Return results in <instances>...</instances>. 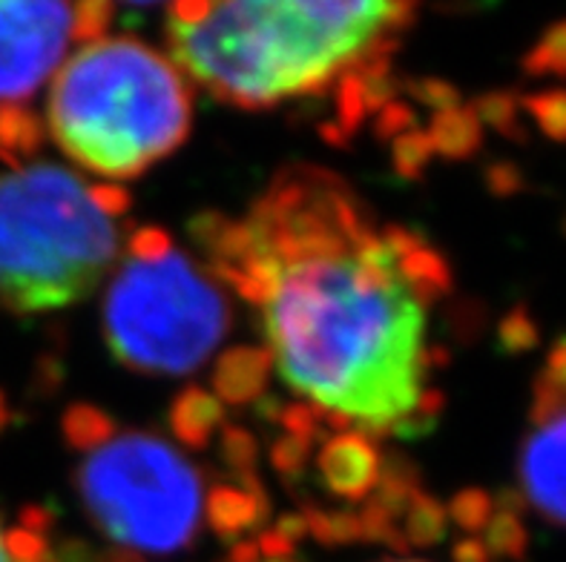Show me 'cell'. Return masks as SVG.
Masks as SVG:
<instances>
[{"label":"cell","instance_id":"1","mask_svg":"<svg viewBox=\"0 0 566 562\" xmlns=\"http://www.w3.org/2000/svg\"><path fill=\"white\" fill-rule=\"evenodd\" d=\"M193 238L262 314L271 364L319 420L368 439L434 427L429 307L452 290V271L423 235L380 224L334 172L294 165L248 219L205 213Z\"/></svg>","mask_w":566,"mask_h":562},{"label":"cell","instance_id":"2","mask_svg":"<svg viewBox=\"0 0 566 562\" xmlns=\"http://www.w3.org/2000/svg\"><path fill=\"white\" fill-rule=\"evenodd\" d=\"M411 3L233 0L167 9L172 61L213 98L268 109L391 64Z\"/></svg>","mask_w":566,"mask_h":562},{"label":"cell","instance_id":"3","mask_svg":"<svg viewBox=\"0 0 566 562\" xmlns=\"http://www.w3.org/2000/svg\"><path fill=\"white\" fill-rule=\"evenodd\" d=\"M190 121L193 95L179 66L127 35L72 52L46 100L52 141L107 181L138 179L179 150Z\"/></svg>","mask_w":566,"mask_h":562},{"label":"cell","instance_id":"4","mask_svg":"<svg viewBox=\"0 0 566 562\" xmlns=\"http://www.w3.org/2000/svg\"><path fill=\"white\" fill-rule=\"evenodd\" d=\"M127 206L118 184L90 187L55 165L0 176V307L35 316L86 299L118 258Z\"/></svg>","mask_w":566,"mask_h":562},{"label":"cell","instance_id":"5","mask_svg":"<svg viewBox=\"0 0 566 562\" xmlns=\"http://www.w3.org/2000/svg\"><path fill=\"white\" fill-rule=\"evenodd\" d=\"M230 330L224 293L158 227L136 230L104 299V339L124 368L193 373Z\"/></svg>","mask_w":566,"mask_h":562},{"label":"cell","instance_id":"6","mask_svg":"<svg viewBox=\"0 0 566 562\" xmlns=\"http://www.w3.org/2000/svg\"><path fill=\"white\" fill-rule=\"evenodd\" d=\"M78 494L109 540L144 554L190 545L205 511L199 470L150 434L115 431L90 450L78 468Z\"/></svg>","mask_w":566,"mask_h":562},{"label":"cell","instance_id":"7","mask_svg":"<svg viewBox=\"0 0 566 562\" xmlns=\"http://www.w3.org/2000/svg\"><path fill=\"white\" fill-rule=\"evenodd\" d=\"M81 41L78 7L27 0L0 3V107H14L41 89ZM84 43V41H81Z\"/></svg>","mask_w":566,"mask_h":562},{"label":"cell","instance_id":"8","mask_svg":"<svg viewBox=\"0 0 566 562\" xmlns=\"http://www.w3.org/2000/svg\"><path fill=\"white\" fill-rule=\"evenodd\" d=\"M517 483L526 508L566 531V413L538 425L517 450Z\"/></svg>","mask_w":566,"mask_h":562},{"label":"cell","instance_id":"9","mask_svg":"<svg viewBox=\"0 0 566 562\" xmlns=\"http://www.w3.org/2000/svg\"><path fill=\"white\" fill-rule=\"evenodd\" d=\"M316 468H319L323 485L334 497L359 502L377 491L382 459L374 439L357 434V431H343V434L325 439L319 456H316Z\"/></svg>","mask_w":566,"mask_h":562},{"label":"cell","instance_id":"10","mask_svg":"<svg viewBox=\"0 0 566 562\" xmlns=\"http://www.w3.org/2000/svg\"><path fill=\"white\" fill-rule=\"evenodd\" d=\"M271 357L265 348H242L228 350L213 368V396L228 405H244L253 402L268 388L271 377Z\"/></svg>","mask_w":566,"mask_h":562},{"label":"cell","instance_id":"11","mask_svg":"<svg viewBox=\"0 0 566 562\" xmlns=\"http://www.w3.org/2000/svg\"><path fill=\"white\" fill-rule=\"evenodd\" d=\"M268 499L259 483L219 485L208 499V520L219 537H239L262 522Z\"/></svg>","mask_w":566,"mask_h":562},{"label":"cell","instance_id":"12","mask_svg":"<svg viewBox=\"0 0 566 562\" xmlns=\"http://www.w3.org/2000/svg\"><path fill=\"white\" fill-rule=\"evenodd\" d=\"M170 431L185 442L187 448H208L224 420L222 402L210 391L201 388H187L181 396L170 405Z\"/></svg>","mask_w":566,"mask_h":562},{"label":"cell","instance_id":"13","mask_svg":"<svg viewBox=\"0 0 566 562\" xmlns=\"http://www.w3.org/2000/svg\"><path fill=\"white\" fill-rule=\"evenodd\" d=\"M431 150L452 161H463V158L474 156L483 144V127L478 121V115L472 107H454L446 113H434L431 127L426 129Z\"/></svg>","mask_w":566,"mask_h":562},{"label":"cell","instance_id":"14","mask_svg":"<svg viewBox=\"0 0 566 562\" xmlns=\"http://www.w3.org/2000/svg\"><path fill=\"white\" fill-rule=\"evenodd\" d=\"M566 413V333L546 353L544 368L532 382L530 422L535 427Z\"/></svg>","mask_w":566,"mask_h":562},{"label":"cell","instance_id":"15","mask_svg":"<svg viewBox=\"0 0 566 562\" xmlns=\"http://www.w3.org/2000/svg\"><path fill=\"white\" fill-rule=\"evenodd\" d=\"M43 144V124L23 104L0 107V161L12 170L27 167Z\"/></svg>","mask_w":566,"mask_h":562},{"label":"cell","instance_id":"16","mask_svg":"<svg viewBox=\"0 0 566 562\" xmlns=\"http://www.w3.org/2000/svg\"><path fill=\"white\" fill-rule=\"evenodd\" d=\"M446 528H449L446 506H440L429 494L417 491L402 511L397 531H400L402 545H438L446 537Z\"/></svg>","mask_w":566,"mask_h":562},{"label":"cell","instance_id":"17","mask_svg":"<svg viewBox=\"0 0 566 562\" xmlns=\"http://www.w3.org/2000/svg\"><path fill=\"white\" fill-rule=\"evenodd\" d=\"M530 78H566V21H555L541 32L521 61Z\"/></svg>","mask_w":566,"mask_h":562},{"label":"cell","instance_id":"18","mask_svg":"<svg viewBox=\"0 0 566 562\" xmlns=\"http://www.w3.org/2000/svg\"><path fill=\"white\" fill-rule=\"evenodd\" d=\"M472 113L478 115L481 127H492L503 138L512 141H526V127L521 124V98L515 93H486L472 104Z\"/></svg>","mask_w":566,"mask_h":562},{"label":"cell","instance_id":"19","mask_svg":"<svg viewBox=\"0 0 566 562\" xmlns=\"http://www.w3.org/2000/svg\"><path fill=\"white\" fill-rule=\"evenodd\" d=\"M483 531H486L483 545H486L489 556L521 562L526 556V551H530V531H526L524 520L517 513L495 511Z\"/></svg>","mask_w":566,"mask_h":562},{"label":"cell","instance_id":"20","mask_svg":"<svg viewBox=\"0 0 566 562\" xmlns=\"http://www.w3.org/2000/svg\"><path fill=\"white\" fill-rule=\"evenodd\" d=\"M118 427L109 420L107 413H101L98 407L90 405H75L64 416V436L75 450H84L90 454L93 448H98L101 442H107Z\"/></svg>","mask_w":566,"mask_h":562},{"label":"cell","instance_id":"21","mask_svg":"<svg viewBox=\"0 0 566 562\" xmlns=\"http://www.w3.org/2000/svg\"><path fill=\"white\" fill-rule=\"evenodd\" d=\"M521 107L532 115L549 141L566 144V89H544L521 98Z\"/></svg>","mask_w":566,"mask_h":562},{"label":"cell","instance_id":"22","mask_svg":"<svg viewBox=\"0 0 566 562\" xmlns=\"http://www.w3.org/2000/svg\"><path fill=\"white\" fill-rule=\"evenodd\" d=\"M497 344L510 357H521V353H530V350L538 348L541 328L535 316L530 314V307L517 305L515 310L503 316V321L497 325Z\"/></svg>","mask_w":566,"mask_h":562},{"label":"cell","instance_id":"23","mask_svg":"<svg viewBox=\"0 0 566 562\" xmlns=\"http://www.w3.org/2000/svg\"><path fill=\"white\" fill-rule=\"evenodd\" d=\"M449 513V520L458 522L463 531L474 534V531H483L486 522L492 520V513H495V502L489 497L483 488H467V491H460L458 497L452 499V506L446 508Z\"/></svg>","mask_w":566,"mask_h":562},{"label":"cell","instance_id":"24","mask_svg":"<svg viewBox=\"0 0 566 562\" xmlns=\"http://www.w3.org/2000/svg\"><path fill=\"white\" fill-rule=\"evenodd\" d=\"M431 156H434V150H431L429 138L420 129H406L402 136L395 138V167L406 179L423 176Z\"/></svg>","mask_w":566,"mask_h":562},{"label":"cell","instance_id":"25","mask_svg":"<svg viewBox=\"0 0 566 562\" xmlns=\"http://www.w3.org/2000/svg\"><path fill=\"white\" fill-rule=\"evenodd\" d=\"M222 456L237 474H251L256 463V439L248 431L228 427L222 436Z\"/></svg>","mask_w":566,"mask_h":562},{"label":"cell","instance_id":"26","mask_svg":"<svg viewBox=\"0 0 566 562\" xmlns=\"http://www.w3.org/2000/svg\"><path fill=\"white\" fill-rule=\"evenodd\" d=\"M311 442L314 439H305V436L294 434L280 436V442L273 445V465H276L282 474H296V470H302Z\"/></svg>","mask_w":566,"mask_h":562},{"label":"cell","instance_id":"27","mask_svg":"<svg viewBox=\"0 0 566 562\" xmlns=\"http://www.w3.org/2000/svg\"><path fill=\"white\" fill-rule=\"evenodd\" d=\"M415 98L434 113H446V109L460 107V93L446 81H417L415 84Z\"/></svg>","mask_w":566,"mask_h":562},{"label":"cell","instance_id":"28","mask_svg":"<svg viewBox=\"0 0 566 562\" xmlns=\"http://www.w3.org/2000/svg\"><path fill=\"white\" fill-rule=\"evenodd\" d=\"M486 184L495 195H515L517 190H524L526 179H524V172L517 170L515 165L501 161V165H492L486 170Z\"/></svg>","mask_w":566,"mask_h":562},{"label":"cell","instance_id":"29","mask_svg":"<svg viewBox=\"0 0 566 562\" xmlns=\"http://www.w3.org/2000/svg\"><path fill=\"white\" fill-rule=\"evenodd\" d=\"M454 562H492V556H489L486 545L481 540L469 537V540L454 545Z\"/></svg>","mask_w":566,"mask_h":562},{"label":"cell","instance_id":"30","mask_svg":"<svg viewBox=\"0 0 566 562\" xmlns=\"http://www.w3.org/2000/svg\"><path fill=\"white\" fill-rule=\"evenodd\" d=\"M0 562H27V560H21V556L14 554L12 540H9V534L3 531V528H0Z\"/></svg>","mask_w":566,"mask_h":562},{"label":"cell","instance_id":"31","mask_svg":"<svg viewBox=\"0 0 566 562\" xmlns=\"http://www.w3.org/2000/svg\"><path fill=\"white\" fill-rule=\"evenodd\" d=\"M7 420H9L7 399H3V393H0V431H3V425H7Z\"/></svg>","mask_w":566,"mask_h":562},{"label":"cell","instance_id":"32","mask_svg":"<svg viewBox=\"0 0 566 562\" xmlns=\"http://www.w3.org/2000/svg\"><path fill=\"white\" fill-rule=\"evenodd\" d=\"M400 562H411V560H400Z\"/></svg>","mask_w":566,"mask_h":562},{"label":"cell","instance_id":"33","mask_svg":"<svg viewBox=\"0 0 566 562\" xmlns=\"http://www.w3.org/2000/svg\"><path fill=\"white\" fill-rule=\"evenodd\" d=\"M564 227H566V224H564Z\"/></svg>","mask_w":566,"mask_h":562},{"label":"cell","instance_id":"34","mask_svg":"<svg viewBox=\"0 0 566 562\" xmlns=\"http://www.w3.org/2000/svg\"><path fill=\"white\" fill-rule=\"evenodd\" d=\"M43 562H46V560H43Z\"/></svg>","mask_w":566,"mask_h":562}]
</instances>
